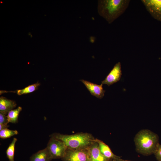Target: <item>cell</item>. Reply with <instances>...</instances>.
<instances>
[{
    "instance_id": "obj_1",
    "label": "cell",
    "mask_w": 161,
    "mask_h": 161,
    "mask_svg": "<svg viewBox=\"0 0 161 161\" xmlns=\"http://www.w3.org/2000/svg\"><path fill=\"white\" fill-rule=\"evenodd\" d=\"M130 0H99V14L109 24L122 15L129 7Z\"/></svg>"
},
{
    "instance_id": "obj_2",
    "label": "cell",
    "mask_w": 161,
    "mask_h": 161,
    "mask_svg": "<svg viewBox=\"0 0 161 161\" xmlns=\"http://www.w3.org/2000/svg\"><path fill=\"white\" fill-rule=\"evenodd\" d=\"M51 137L63 142L68 148L75 149L86 148L94 142L92 136L88 133H79L72 135L54 133Z\"/></svg>"
},
{
    "instance_id": "obj_3",
    "label": "cell",
    "mask_w": 161,
    "mask_h": 161,
    "mask_svg": "<svg viewBox=\"0 0 161 161\" xmlns=\"http://www.w3.org/2000/svg\"><path fill=\"white\" fill-rule=\"evenodd\" d=\"M135 141L138 150L145 154L154 153L159 144L158 135L146 130L140 131L136 136Z\"/></svg>"
},
{
    "instance_id": "obj_4",
    "label": "cell",
    "mask_w": 161,
    "mask_h": 161,
    "mask_svg": "<svg viewBox=\"0 0 161 161\" xmlns=\"http://www.w3.org/2000/svg\"><path fill=\"white\" fill-rule=\"evenodd\" d=\"M47 147L52 159H62L64 156L67 149L63 142L52 137L49 140Z\"/></svg>"
},
{
    "instance_id": "obj_5",
    "label": "cell",
    "mask_w": 161,
    "mask_h": 161,
    "mask_svg": "<svg viewBox=\"0 0 161 161\" xmlns=\"http://www.w3.org/2000/svg\"><path fill=\"white\" fill-rule=\"evenodd\" d=\"M62 159L64 161H89L88 147L75 149L67 148Z\"/></svg>"
},
{
    "instance_id": "obj_6",
    "label": "cell",
    "mask_w": 161,
    "mask_h": 161,
    "mask_svg": "<svg viewBox=\"0 0 161 161\" xmlns=\"http://www.w3.org/2000/svg\"><path fill=\"white\" fill-rule=\"evenodd\" d=\"M147 11L155 19L161 21V0H141Z\"/></svg>"
},
{
    "instance_id": "obj_7",
    "label": "cell",
    "mask_w": 161,
    "mask_h": 161,
    "mask_svg": "<svg viewBox=\"0 0 161 161\" xmlns=\"http://www.w3.org/2000/svg\"><path fill=\"white\" fill-rule=\"evenodd\" d=\"M122 74L121 64L118 62L114 65L105 79L102 81V83L109 86L119 81Z\"/></svg>"
},
{
    "instance_id": "obj_8",
    "label": "cell",
    "mask_w": 161,
    "mask_h": 161,
    "mask_svg": "<svg viewBox=\"0 0 161 161\" xmlns=\"http://www.w3.org/2000/svg\"><path fill=\"white\" fill-rule=\"evenodd\" d=\"M80 81L84 84L92 95L99 99H101L104 96L105 91L103 89L102 83L99 85L83 79Z\"/></svg>"
},
{
    "instance_id": "obj_9",
    "label": "cell",
    "mask_w": 161,
    "mask_h": 161,
    "mask_svg": "<svg viewBox=\"0 0 161 161\" xmlns=\"http://www.w3.org/2000/svg\"><path fill=\"white\" fill-rule=\"evenodd\" d=\"M89 161H107L100 152L98 143L94 141L88 147Z\"/></svg>"
},
{
    "instance_id": "obj_10",
    "label": "cell",
    "mask_w": 161,
    "mask_h": 161,
    "mask_svg": "<svg viewBox=\"0 0 161 161\" xmlns=\"http://www.w3.org/2000/svg\"><path fill=\"white\" fill-rule=\"evenodd\" d=\"M52 159L51 156L47 147L32 155L30 161H50Z\"/></svg>"
},
{
    "instance_id": "obj_11",
    "label": "cell",
    "mask_w": 161,
    "mask_h": 161,
    "mask_svg": "<svg viewBox=\"0 0 161 161\" xmlns=\"http://www.w3.org/2000/svg\"><path fill=\"white\" fill-rule=\"evenodd\" d=\"M16 102L3 97H0V112L7 115L16 106Z\"/></svg>"
},
{
    "instance_id": "obj_12",
    "label": "cell",
    "mask_w": 161,
    "mask_h": 161,
    "mask_svg": "<svg viewBox=\"0 0 161 161\" xmlns=\"http://www.w3.org/2000/svg\"><path fill=\"white\" fill-rule=\"evenodd\" d=\"M94 141L97 142L101 153L107 159L114 158V155L113 153L109 147L102 141L97 139Z\"/></svg>"
},
{
    "instance_id": "obj_13",
    "label": "cell",
    "mask_w": 161,
    "mask_h": 161,
    "mask_svg": "<svg viewBox=\"0 0 161 161\" xmlns=\"http://www.w3.org/2000/svg\"><path fill=\"white\" fill-rule=\"evenodd\" d=\"M22 110V108L19 106L16 109L10 111L7 115L9 123H18V115Z\"/></svg>"
},
{
    "instance_id": "obj_14",
    "label": "cell",
    "mask_w": 161,
    "mask_h": 161,
    "mask_svg": "<svg viewBox=\"0 0 161 161\" xmlns=\"http://www.w3.org/2000/svg\"><path fill=\"white\" fill-rule=\"evenodd\" d=\"M40 85L38 82L29 85L25 88L16 91L17 94L19 95L31 93L38 89Z\"/></svg>"
},
{
    "instance_id": "obj_15",
    "label": "cell",
    "mask_w": 161,
    "mask_h": 161,
    "mask_svg": "<svg viewBox=\"0 0 161 161\" xmlns=\"http://www.w3.org/2000/svg\"><path fill=\"white\" fill-rule=\"evenodd\" d=\"M17 139L14 138L6 151L7 157L9 161H14V155L15 145Z\"/></svg>"
},
{
    "instance_id": "obj_16",
    "label": "cell",
    "mask_w": 161,
    "mask_h": 161,
    "mask_svg": "<svg viewBox=\"0 0 161 161\" xmlns=\"http://www.w3.org/2000/svg\"><path fill=\"white\" fill-rule=\"evenodd\" d=\"M18 134V132L16 130H11L7 128L0 131V137L5 139Z\"/></svg>"
},
{
    "instance_id": "obj_17",
    "label": "cell",
    "mask_w": 161,
    "mask_h": 161,
    "mask_svg": "<svg viewBox=\"0 0 161 161\" xmlns=\"http://www.w3.org/2000/svg\"><path fill=\"white\" fill-rule=\"evenodd\" d=\"M6 115L0 112V124H8L9 123Z\"/></svg>"
},
{
    "instance_id": "obj_18",
    "label": "cell",
    "mask_w": 161,
    "mask_h": 161,
    "mask_svg": "<svg viewBox=\"0 0 161 161\" xmlns=\"http://www.w3.org/2000/svg\"><path fill=\"white\" fill-rule=\"evenodd\" d=\"M157 159L159 161H161V145L160 144L158 145L154 153Z\"/></svg>"
},
{
    "instance_id": "obj_19",
    "label": "cell",
    "mask_w": 161,
    "mask_h": 161,
    "mask_svg": "<svg viewBox=\"0 0 161 161\" xmlns=\"http://www.w3.org/2000/svg\"><path fill=\"white\" fill-rule=\"evenodd\" d=\"M9 126L8 124H0V131L2 129H7Z\"/></svg>"
},
{
    "instance_id": "obj_20",
    "label": "cell",
    "mask_w": 161,
    "mask_h": 161,
    "mask_svg": "<svg viewBox=\"0 0 161 161\" xmlns=\"http://www.w3.org/2000/svg\"></svg>"
}]
</instances>
